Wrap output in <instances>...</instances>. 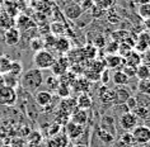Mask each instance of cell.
<instances>
[{
	"instance_id": "1",
	"label": "cell",
	"mask_w": 150,
	"mask_h": 147,
	"mask_svg": "<svg viewBox=\"0 0 150 147\" xmlns=\"http://www.w3.org/2000/svg\"><path fill=\"white\" fill-rule=\"evenodd\" d=\"M21 86L28 91H36L37 89H40L43 84V75L42 71L38 69H29L28 71L22 75V79L19 81Z\"/></svg>"
},
{
	"instance_id": "2",
	"label": "cell",
	"mask_w": 150,
	"mask_h": 147,
	"mask_svg": "<svg viewBox=\"0 0 150 147\" xmlns=\"http://www.w3.org/2000/svg\"><path fill=\"white\" fill-rule=\"evenodd\" d=\"M55 62V57L54 55L51 53L48 50H41L38 52H35L33 55V63H35V67L38 70H47L51 69L52 65Z\"/></svg>"
},
{
	"instance_id": "3",
	"label": "cell",
	"mask_w": 150,
	"mask_h": 147,
	"mask_svg": "<svg viewBox=\"0 0 150 147\" xmlns=\"http://www.w3.org/2000/svg\"><path fill=\"white\" fill-rule=\"evenodd\" d=\"M137 122H139L137 117L132 112H126L120 117V126L126 132H130V131L132 132L137 127Z\"/></svg>"
},
{
	"instance_id": "4",
	"label": "cell",
	"mask_w": 150,
	"mask_h": 147,
	"mask_svg": "<svg viewBox=\"0 0 150 147\" xmlns=\"http://www.w3.org/2000/svg\"><path fill=\"white\" fill-rule=\"evenodd\" d=\"M131 134L134 137L135 143H139V145H144L150 141V128L146 126H137L131 132Z\"/></svg>"
},
{
	"instance_id": "5",
	"label": "cell",
	"mask_w": 150,
	"mask_h": 147,
	"mask_svg": "<svg viewBox=\"0 0 150 147\" xmlns=\"http://www.w3.org/2000/svg\"><path fill=\"white\" fill-rule=\"evenodd\" d=\"M17 98H18V95L16 93V89L8 88V86H4V88L0 89V105L16 104Z\"/></svg>"
},
{
	"instance_id": "6",
	"label": "cell",
	"mask_w": 150,
	"mask_h": 147,
	"mask_svg": "<svg viewBox=\"0 0 150 147\" xmlns=\"http://www.w3.org/2000/svg\"><path fill=\"white\" fill-rule=\"evenodd\" d=\"M64 14H65V17L67 19L70 20H76L79 19L81 17V14H83V9H81L80 4H78V3H67V4L64 6Z\"/></svg>"
},
{
	"instance_id": "7",
	"label": "cell",
	"mask_w": 150,
	"mask_h": 147,
	"mask_svg": "<svg viewBox=\"0 0 150 147\" xmlns=\"http://www.w3.org/2000/svg\"><path fill=\"white\" fill-rule=\"evenodd\" d=\"M67 69H69V60H67V57L61 56L60 58L55 60L54 65H52V67L50 70L52 71V74H54L55 76L61 77L62 75H65L67 72Z\"/></svg>"
},
{
	"instance_id": "8",
	"label": "cell",
	"mask_w": 150,
	"mask_h": 147,
	"mask_svg": "<svg viewBox=\"0 0 150 147\" xmlns=\"http://www.w3.org/2000/svg\"><path fill=\"white\" fill-rule=\"evenodd\" d=\"M149 46H150V32L145 31V32H142L139 34L134 50L136 52H139V53H142V52L149 50Z\"/></svg>"
},
{
	"instance_id": "9",
	"label": "cell",
	"mask_w": 150,
	"mask_h": 147,
	"mask_svg": "<svg viewBox=\"0 0 150 147\" xmlns=\"http://www.w3.org/2000/svg\"><path fill=\"white\" fill-rule=\"evenodd\" d=\"M115 93V104L116 105H122L126 103V100L131 96V91L126 86H116L113 89Z\"/></svg>"
},
{
	"instance_id": "10",
	"label": "cell",
	"mask_w": 150,
	"mask_h": 147,
	"mask_svg": "<svg viewBox=\"0 0 150 147\" xmlns=\"http://www.w3.org/2000/svg\"><path fill=\"white\" fill-rule=\"evenodd\" d=\"M21 39V31L17 27L6 29L4 32V42L8 46H17Z\"/></svg>"
},
{
	"instance_id": "11",
	"label": "cell",
	"mask_w": 150,
	"mask_h": 147,
	"mask_svg": "<svg viewBox=\"0 0 150 147\" xmlns=\"http://www.w3.org/2000/svg\"><path fill=\"white\" fill-rule=\"evenodd\" d=\"M106 66L108 69L112 70H122V67L125 66V58L121 57L120 55H108L106 57Z\"/></svg>"
},
{
	"instance_id": "12",
	"label": "cell",
	"mask_w": 150,
	"mask_h": 147,
	"mask_svg": "<svg viewBox=\"0 0 150 147\" xmlns=\"http://www.w3.org/2000/svg\"><path fill=\"white\" fill-rule=\"evenodd\" d=\"M99 99L103 104H115V93L113 89L107 88L106 85H103L102 88L99 89Z\"/></svg>"
},
{
	"instance_id": "13",
	"label": "cell",
	"mask_w": 150,
	"mask_h": 147,
	"mask_svg": "<svg viewBox=\"0 0 150 147\" xmlns=\"http://www.w3.org/2000/svg\"><path fill=\"white\" fill-rule=\"evenodd\" d=\"M35 99H36V103L41 105V107H47L52 100V94L48 90H41V91H37Z\"/></svg>"
},
{
	"instance_id": "14",
	"label": "cell",
	"mask_w": 150,
	"mask_h": 147,
	"mask_svg": "<svg viewBox=\"0 0 150 147\" xmlns=\"http://www.w3.org/2000/svg\"><path fill=\"white\" fill-rule=\"evenodd\" d=\"M87 119H88L87 112L83 110V109H79L78 107L74 109V113H71V122L73 123H76L79 126H84L87 123Z\"/></svg>"
},
{
	"instance_id": "15",
	"label": "cell",
	"mask_w": 150,
	"mask_h": 147,
	"mask_svg": "<svg viewBox=\"0 0 150 147\" xmlns=\"http://www.w3.org/2000/svg\"><path fill=\"white\" fill-rule=\"evenodd\" d=\"M81 132H83V126H79V124L73 123V122L67 123V126H66V136L70 139H76L81 134Z\"/></svg>"
},
{
	"instance_id": "16",
	"label": "cell",
	"mask_w": 150,
	"mask_h": 147,
	"mask_svg": "<svg viewBox=\"0 0 150 147\" xmlns=\"http://www.w3.org/2000/svg\"><path fill=\"white\" fill-rule=\"evenodd\" d=\"M92 103H93V100H92V98H91V95H89L88 93L80 94V95L78 96V99H76V107L79 109H83V110H87V109L91 108Z\"/></svg>"
},
{
	"instance_id": "17",
	"label": "cell",
	"mask_w": 150,
	"mask_h": 147,
	"mask_svg": "<svg viewBox=\"0 0 150 147\" xmlns=\"http://www.w3.org/2000/svg\"><path fill=\"white\" fill-rule=\"evenodd\" d=\"M36 27L35 22H33L31 18L25 17V15H19L17 19V28L19 31H28L29 28Z\"/></svg>"
},
{
	"instance_id": "18",
	"label": "cell",
	"mask_w": 150,
	"mask_h": 147,
	"mask_svg": "<svg viewBox=\"0 0 150 147\" xmlns=\"http://www.w3.org/2000/svg\"><path fill=\"white\" fill-rule=\"evenodd\" d=\"M112 80L116 84V86H126L129 84V77L122 70H116L112 75Z\"/></svg>"
},
{
	"instance_id": "19",
	"label": "cell",
	"mask_w": 150,
	"mask_h": 147,
	"mask_svg": "<svg viewBox=\"0 0 150 147\" xmlns=\"http://www.w3.org/2000/svg\"><path fill=\"white\" fill-rule=\"evenodd\" d=\"M125 63L130 66H134V67H137L139 65H141V55L135 50H132L125 57Z\"/></svg>"
},
{
	"instance_id": "20",
	"label": "cell",
	"mask_w": 150,
	"mask_h": 147,
	"mask_svg": "<svg viewBox=\"0 0 150 147\" xmlns=\"http://www.w3.org/2000/svg\"><path fill=\"white\" fill-rule=\"evenodd\" d=\"M54 47L60 52V53L64 55V53H66V52H69V50H70V41L67 38H65V37H59V38H56Z\"/></svg>"
},
{
	"instance_id": "21",
	"label": "cell",
	"mask_w": 150,
	"mask_h": 147,
	"mask_svg": "<svg viewBox=\"0 0 150 147\" xmlns=\"http://www.w3.org/2000/svg\"><path fill=\"white\" fill-rule=\"evenodd\" d=\"M89 85H91V81H88L85 77H80V79H76V80L74 81L73 88L83 94V93H88Z\"/></svg>"
},
{
	"instance_id": "22",
	"label": "cell",
	"mask_w": 150,
	"mask_h": 147,
	"mask_svg": "<svg viewBox=\"0 0 150 147\" xmlns=\"http://www.w3.org/2000/svg\"><path fill=\"white\" fill-rule=\"evenodd\" d=\"M3 76V80H4V85L8 86V88H12L14 89L16 86H18V84H19V79H18V76H14V75H12L10 72H6L4 75H1Z\"/></svg>"
},
{
	"instance_id": "23",
	"label": "cell",
	"mask_w": 150,
	"mask_h": 147,
	"mask_svg": "<svg viewBox=\"0 0 150 147\" xmlns=\"http://www.w3.org/2000/svg\"><path fill=\"white\" fill-rule=\"evenodd\" d=\"M50 29H51V34H54L55 37L56 36L62 37V34L66 32V27L62 22H54V23L51 24Z\"/></svg>"
},
{
	"instance_id": "24",
	"label": "cell",
	"mask_w": 150,
	"mask_h": 147,
	"mask_svg": "<svg viewBox=\"0 0 150 147\" xmlns=\"http://www.w3.org/2000/svg\"><path fill=\"white\" fill-rule=\"evenodd\" d=\"M139 80H149L150 79V74H149V67L144 65V63H141V65H139L136 67V76Z\"/></svg>"
},
{
	"instance_id": "25",
	"label": "cell",
	"mask_w": 150,
	"mask_h": 147,
	"mask_svg": "<svg viewBox=\"0 0 150 147\" xmlns=\"http://www.w3.org/2000/svg\"><path fill=\"white\" fill-rule=\"evenodd\" d=\"M10 66H12V60H10L8 56H5V55L0 56V72H1V75L9 72Z\"/></svg>"
},
{
	"instance_id": "26",
	"label": "cell",
	"mask_w": 150,
	"mask_h": 147,
	"mask_svg": "<svg viewBox=\"0 0 150 147\" xmlns=\"http://www.w3.org/2000/svg\"><path fill=\"white\" fill-rule=\"evenodd\" d=\"M137 91L144 95H150V79L149 80H139Z\"/></svg>"
},
{
	"instance_id": "27",
	"label": "cell",
	"mask_w": 150,
	"mask_h": 147,
	"mask_svg": "<svg viewBox=\"0 0 150 147\" xmlns=\"http://www.w3.org/2000/svg\"><path fill=\"white\" fill-rule=\"evenodd\" d=\"M93 3H94V6L106 12L112 8V5L115 4V0H93Z\"/></svg>"
},
{
	"instance_id": "28",
	"label": "cell",
	"mask_w": 150,
	"mask_h": 147,
	"mask_svg": "<svg viewBox=\"0 0 150 147\" xmlns=\"http://www.w3.org/2000/svg\"><path fill=\"white\" fill-rule=\"evenodd\" d=\"M98 137L99 139L102 141L103 143H112L115 141V137H113V134L110 133L108 131H104V129H99L98 131Z\"/></svg>"
},
{
	"instance_id": "29",
	"label": "cell",
	"mask_w": 150,
	"mask_h": 147,
	"mask_svg": "<svg viewBox=\"0 0 150 147\" xmlns=\"http://www.w3.org/2000/svg\"><path fill=\"white\" fill-rule=\"evenodd\" d=\"M12 75L14 76H18L19 77L22 72H23V65H22L21 61H12V66H10V71H9Z\"/></svg>"
},
{
	"instance_id": "30",
	"label": "cell",
	"mask_w": 150,
	"mask_h": 147,
	"mask_svg": "<svg viewBox=\"0 0 150 147\" xmlns=\"http://www.w3.org/2000/svg\"><path fill=\"white\" fill-rule=\"evenodd\" d=\"M132 113L137 117V119H148L149 118V109L146 107H142V105H139L136 109H134Z\"/></svg>"
},
{
	"instance_id": "31",
	"label": "cell",
	"mask_w": 150,
	"mask_h": 147,
	"mask_svg": "<svg viewBox=\"0 0 150 147\" xmlns=\"http://www.w3.org/2000/svg\"><path fill=\"white\" fill-rule=\"evenodd\" d=\"M139 15H140L142 19H150V3H146V4L139 5Z\"/></svg>"
},
{
	"instance_id": "32",
	"label": "cell",
	"mask_w": 150,
	"mask_h": 147,
	"mask_svg": "<svg viewBox=\"0 0 150 147\" xmlns=\"http://www.w3.org/2000/svg\"><path fill=\"white\" fill-rule=\"evenodd\" d=\"M5 9L6 14H9L10 17H14L16 14H18V8H17V3L14 1H5Z\"/></svg>"
},
{
	"instance_id": "33",
	"label": "cell",
	"mask_w": 150,
	"mask_h": 147,
	"mask_svg": "<svg viewBox=\"0 0 150 147\" xmlns=\"http://www.w3.org/2000/svg\"><path fill=\"white\" fill-rule=\"evenodd\" d=\"M123 105H125L126 109H127L129 112H132L134 109H136V108L139 107V103H137V99H136V98L131 95V96L129 98V99L126 100V103L123 104Z\"/></svg>"
},
{
	"instance_id": "34",
	"label": "cell",
	"mask_w": 150,
	"mask_h": 147,
	"mask_svg": "<svg viewBox=\"0 0 150 147\" xmlns=\"http://www.w3.org/2000/svg\"><path fill=\"white\" fill-rule=\"evenodd\" d=\"M43 47H45V42L41 38H35V39H32V42H31V48L35 52H38L41 50H43Z\"/></svg>"
},
{
	"instance_id": "35",
	"label": "cell",
	"mask_w": 150,
	"mask_h": 147,
	"mask_svg": "<svg viewBox=\"0 0 150 147\" xmlns=\"http://www.w3.org/2000/svg\"><path fill=\"white\" fill-rule=\"evenodd\" d=\"M56 91H57V94L61 98H66V96L70 95V88L69 86H66V85H62V84H59Z\"/></svg>"
},
{
	"instance_id": "36",
	"label": "cell",
	"mask_w": 150,
	"mask_h": 147,
	"mask_svg": "<svg viewBox=\"0 0 150 147\" xmlns=\"http://www.w3.org/2000/svg\"><path fill=\"white\" fill-rule=\"evenodd\" d=\"M122 71L126 74V76L129 79L136 76V67H134V66H130V65H126L125 63V66L122 67Z\"/></svg>"
},
{
	"instance_id": "37",
	"label": "cell",
	"mask_w": 150,
	"mask_h": 147,
	"mask_svg": "<svg viewBox=\"0 0 150 147\" xmlns=\"http://www.w3.org/2000/svg\"><path fill=\"white\" fill-rule=\"evenodd\" d=\"M120 141H122L123 143H127V145H130V146H132L134 143H135V141H134V137H132V134H131V133H129V132L123 134L122 137H121V139H120Z\"/></svg>"
},
{
	"instance_id": "38",
	"label": "cell",
	"mask_w": 150,
	"mask_h": 147,
	"mask_svg": "<svg viewBox=\"0 0 150 147\" xmlns=\"http://www.w3.org/2000/svg\"><path fill=\"white\" fill-rule=\"evenodd\" d=\"M47 82H48V85H50V89L51 90H56V89H57V86H59V84H60V81L57 80V77H55V76L48 77L47 79Z\"/></svg>"
},
{
	"instance_id": "39",
	"label": "cell",
	"mask_w": 150,
	"mask_h": 147,
	"mask_svg": "<svg viewBox=\"0 0 150 147\" xmlns=\"http://www.w3.org/2000/svg\"><path fill=\"white\" fill-rule=\"evenodd\" d=\"M107 51L110 55H116V52L118 51V43L115 42V41L110 42V46H107Z\"/></svg>"
},
{
	"instance_id": "40",
	"label": "cell",
	"mask_w": 150,
	"mask_h": 147,
	"mask_svg": "<svg viewBox=\"0 0 150 147\" xmlns=\"http://www.w3.org/2000/svg\"><path fill=\"white\" fill-rule=\"evenodd\" d=\"M80 6L81 9H83V12H85V10H91L93 6H94V3H93V0H83V1L80 3Z\"/></svg>"
},
{
	"instance_id": "41",
	"label": "cell",
	"mask_w": 150,
	"mask_h": 147,
	"mask_svg": "<svg viewBox=\"0 0 150 147\" xmlns=\"http://www.w3.org/2000/svg\"><path fill=\"white\" fill-rule=\"evenodd\" d=\"M141 55V63H144V65L146 66H149L150 65V51H145V52H142Z\"/></svg>"
},
{
	"instance_id": "42",
	"label": "cell",
	"mask_w": 150,
	"mask_h": 147,
	"mask_svg": "<svg viewBox=\"0 0 150 147\" xmlns=\"http://www.w3.org/2000/svg\"><path fill=\"white\" fill-rule=\"evenodd\" d=\"M108 80H110V71L108 70H103L100 74V81L103 82V85H107Z\"/></svg>"
},
{
	"instance_id": "43",
	"label": "cell",
	"mask_w": 150,
	"mask_h": 147,
	"mask_svg": "<svg viewBox=\"0 0 150 147\" xmlns=\"http://www.w3.org/2000/svg\"><path fill=\"white\" fill-rule=\"evenodd\" d=\"M104 44H106V41H104V38L102 36H99V37H97L96 41H94V46L96 47H99V48H102L104 47Z\"/></svg>"
},
{
	"instance_id": "44",
	"label": "cell",
	"mask_w": 150,
	"mask_h": 147,
	"mask_svg": "<svg viewBox=\"0 0 150 147\" xmlns=\"http://www.w3.org/2000/svg\"><path fill=\"white\" fill-rule=\"evenodd\" d=\"M115 147H132V146H130V145H127V143H123L122 141H120L118 143H116Z\"/></svg>"
},
{
	"instance_id": "45",
	"label": "cell",
	"mask_w": 150,
	"mask_h": 147,
	"mask_svg": "<svg viewBox=\"0 0 150 147\" xmlns=\"http://www.w3.org/2000/svg\"><path fill=\"white\" fill-rule=\"evenodd\" d=\"M144 24H145L146 29H148V32H150V19H145L144 20Z\"/></svg>"
},
{
	"instance_id": "46",
	"label": "cell",
	"mask_w": 150,
	"mask_h": 147,
	"mask_svg": "<svg viewBox=\"0 0 150 147\" xmlns=\"http://www.w3.org/2000/svg\"><path fill=\"white\" fill-rule=\"evenodd\" d=\"M139 5H142V4H146V3H150V0H135Z\"/></svg>"
},
{
	"instance_id": "47",
	"label": "cell",
	"mask_w": 150,
	"mask_h": 147,
	"mask_svg": "<svg viewBox=\"0 0 150 147\" xmlns=\"http://www.w3.org/2000/svg\"><path fill=\"white\" fill-rule=\"evenodd\" d=\"M4 80H3V76H1V75H0V89H1V88H4Z\"/></svg>"
},
{
	"instance_id": "48",
	"label": "cell",
	"mask_w": 150,
	"mask_h": 147,
	"mask_svg": "<svg viewBox=\"0 0 150 147\" xmlns=\"http://www.w3.org/2000/svg\"><path fill=\"white\" fill-rule=\"evenodd\" d=\"M73 147H88V145H85V143H78V145H75Z\"/></svg>"
},
{
	"instance_id": "49",
	"label": "cell",
	"mask_w": 150,
	"mask_h": 147,
	"mask_svg": "<svg viewBox=\"0 0 150 147\" xmlns=\"http://www.w3.org/2000/svg\"><path fill=\"white\" fill-rule=\"evenodd\" d=\"M141 147H150V141L146 142V143H144V145H141Z\"/></svg>"
},
{
	"instance_id": "50",
	"label": "cell",
	"mask_w": 150,
	"mask_h": 147,
	"mask_svg": "<svg viewBox=\"0 0 150 147\" xmlns=\"http://www.w3.org/2000/svg\"><path fill=\"white\" fill-rule=\"evenodd\" d=\"M73 1H74V3H78V4H80V3L83 1V0H73Z\"/></svg>"
},
{
	"instance_id": "51",
	"label": "cell",
	"mask_w": 150,
	"mask_h": 147,
	"mask_svg": "<svg viewBox=\"0 0 150 147\" xmlns=\"http://www.w3.org/2000/svg\"><path fill=\"white\" fill-rule=\"evenodd\" d=\"M148 67H149V74H150V65H149V66H148Z\"/></svg>"
},
{
	"instance_id": "52",
	"label": "cell",
	"mask_w": 150,
	"mask_h": 147,
	"mask_svg": "<svg viewBox=\"0 0 150 147\" xmlns=\"http://www.w3.org/2000/svg\"><path fill=\"white\" fill-rule=\"evenodd\" d=\"M149 51H150V46H149Z\"/></svg>"
},
{
	"instance_id": "53",
	"label": "cell",
	"mask_w": 150,
	"mask_h": 147,
	"mask_svg": "<svg viewBox=\"0 0 150 147\" xmlns=\"http://www.w3.org/2000/svg\"><path fill=\"white\" fill-rule=\"evenodd\" d=\"M0 75H1V72H0Z\"/></svg>"
}]
</instances>
